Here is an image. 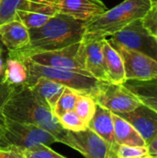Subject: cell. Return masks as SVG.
Returning a JSON list of instances; mask_svg holds the SVG:
<instances>
[{
  "mask_svg": "<svg viewBox=\"0 0 157 158\" xmlns=\"http://www.w3.org/2000/svg\"><path fill=\"white\" fill-rule=\"evenodd\" d=\"M29 87L37 97L52 110V112L66 88L62 84L46 78L36 79Z\"/></svg>",
  "mask_w": 157,
  "mask_h": 158,
  "instance_id": "cell-16",
  "label": "cell"
},
{
  "mask_svg": "<svg viewBox=\"0 0 157 158\" xmlns=\"http://www.w3.org/2000/svg\"><path fill=\"white\" fill-rule=\"evenodd\" d=\"M3 80L13 87L25 84L28 80V70L24 61L6 56Z\"/></svg>",
  "mask_w": 157,
  "mask_h": 158,
  "instance_id": "cell-20",
  "label": "cell"
},
{
  "mask_svg": "<svg viewBox=\"0 0 157 158\" xmlns=\"http://www.w3.org/2000/svg\"><path fill=\"white\" fill-rule=\"evenodd\" d=\"M2 114L11 120L42 128L53 134L57 143H63L68 131L61 127L52 110L26 84L13 88L3 106Z\"/></svg>",
  "mask_w": 157,
  "mask_h": 158,
  "instance_id": "cell-2",
  "label": "cell"
},
{
  "mask_svg": "<svg viewBox=\"0 0 157 158\" xmlns=\"http://www.w3.org/2000/svg\"><path fill=\"white\" fill-rule=\"evenodd\" d=\"M95 107L96 103L93 97L86 94H78V99L74 107V111L87 126L94 115Z\"/></svg>",
  "mask_w": 157,
  "mask_h": 158,
  "instance_id": "cell-22",
  "label": "cell"
},
{
  "mask_svg": "<svg viewBox=\"0 0 157 158\" xmlns=\"http://www.w3.org/2000/svg\"><path fill=\"white\" fill-rule=\"evenodd\" d=\"M25 158H67L54 150H52L48 145L41 144L22 151Z\"/></svg>",
  "mask_w": 157,
  "mask_h": 158,
  "instance_id": "cell-25",
  "label": "cell"
},
{
  "mask_svg": "<svg viewBox=\"0 0 157 158\" xmlns=\"http://www.w3.org/2000/svg\"><path fill=\"white\" fill-rule=\"evenodd\" d=\"M78 93H76L75 91L69 89V88H65L61 96L59 97L54 110H53V114L55 115L56 118H57V119L66 112L74 110L75 105L77 103V99H78Z\"/></svg>",
  "mask_w": 157,
  "mask_h": 158,
  "instance_id": "cell-23",
  "label": "cell"
},
{
  "mask_svg": "<svg viewBox=\"0 0 157 158\" xmlns=\"http://www.w3.org/2000/svg\"><path fill=\"white\" fill-rule=\"evenodd\" d=\"M123 84L138 97L142 104L157 112V79L151 81H126Z\"/></svg>",
  "mask_w": 157,
  "mask_h": 158,
  "instance_id": "cell-19",
  "label": "cell"
},
{
  "mask_svg": "<svg viewBox=\"0 0 157 158\" xmlns=\"http://www.w3.org/2000/svg\"><path fill=\"white\" fill-rule=\"evenodd\" d=\"M22 60L24 61L28 70V80L25 83L28 86H30L38 78H46L58 82L80 94H86L93 97L97 93L101 83L103 82L92 76L43 66L32 62L29 58H24Z\"/></svg>",
  "mask_w": 157,
  "mask_h": 158,
  "instance_id": "cell-6",
  "label": "cell"
},
{
  "mask_svg": "<svg viewBox=\"0 0 157 158\" xmlns=\"http://www.w3.org/2000/svg\"><path fill=\"white\" fill-rule=\"evenodd\" d=\"M18 9L50 16L62 14L82 21L92 19L107 10L101 0H22Z\"/></svg>",
  "mask_w": 157,
  "mask_h": 158,
  "instance_id": "cell-5",
  "label": "cell"
},
{
  "mask_svg": "<svg viewBox=\"0 0 157 158\" xmlns=\"http://www.w3.org/2000/svg\"><path fill=\"white\" fill-rule=\"evenodd\" d=\"M110 40L157 61V41L144 28L142 19L133 20L111 35Z\"/></svg>",
  "mask_w": 157,
  "mask_h": 158,
  "instance_id": "cell-8",
  "label": "cell"
},
{
  "mask_svg": "<svg viewBox=\"0 0 157 158\" xmlns=\"http://www.w3.org/2000/svg\"><path fill=\"white\" fill-rule=\"evenodd\" d=\"M30 43L24 48L7 52V56L19 59L48 51H55L78 44L85 33V21L57 14L43 26L29 30Z\"/></svg>",
  "mask_w": 157,
  "mask_h": 158,
  "instance_id": "cell-1",
  "label": "cell"
},
{
  "mask_svg": "<svg viewBox=\"0 0 157 158\" xmlns=\"http://www.w3.org/2000/svg\"><path fill=\"white\" fill-rule=\"evenodd\" d=\"M1 2H2V0H0V4H1Z\"/></svg>",
  "mask_w": 157,
  "mask_h": 158,
  "instance_id": "cell-36",
  "label": "cell"
},
{
  "mask_svg": "<svg viewBox=\"0 0 157 158\" xmlns=\"http://www.w3.org/2000/svg\"><path fill=\"white\" fill-rule=\"evenodd\" d=\"M149 158H157V156H153V157H151V156H150Z\"/></svg>",
  "mask_w": 157,
  "mask_h": 158,
  "instance_id": "cell-34",
  "label": "cell"
},
{
  "mask_svg": "<svg viewBox=\"0 0 157 158\" xmlns=\"http://www.w3.org/2000/svg\"><path fill=\"white\" fill-rule=\"evenodd\" d=\"M79 47H80V43L55 51L33 54L28 56L27 58H29L34 63L43 66H47L59 69L70 70L83 75L91 76L86 71L80 59Z\"/></svg>",
  "mask_w": 157,
  "mask_h": 158,
  "instance_id": "cell-12",
  "label": "cell"
},
{
  "mask_svg": "<svg viewBox=\"0 0 157 158\" xmlns=\"http://www.w3.org/2000/svg\"><path fill=\"white\" fill-rule=\"evenodd\" d=\"M152 4V0H124L115 7L85 21V32L111 36L133 20L142 19Z\"/></svg>",
  "mask_w": 157,
  "mask_h": 158,
  "instance_id": "cell-3",
  "label": "cell"
},
{
  "mask_svg": "<svg viewBox=\"0 0 157 158\" xmlns=\"http://www.w3.org/2000/svg\"><path fill=\"white\" fill-rule=\"evenodd\" d=\"M142 21L147 31L157 41V2H153Z\"/></svg>",
  "mask_w": 157,
  "mask_h": 158,
  "instance_id": "cell-27",
  "label": "cell"
},
{
  "mask_svg": "<svg viewBox=\"0 0 157 158\" xmlns=\"http://www.w3.org/2000/svg\"><path fill=\"white\" fill-rule=\"evenodd\" d=\"M0 42L7 52L20 50L30 43L29 30L18 19L0 24Z\"/></svg>",
  "mask_w": 157,
  "mask_h": 158,
  "instance_id": "cell-14",
  "label": "cell"
},
{
  "mask_svg": "<svg viewBox=\"0 0 157 158\" xmlns=\"http://www.w3.org/2000/svg\"><path fill=\"white\" fill-rule=\"evenodd\" d=\"M58 122L64 130L69 131H80L88 128L74 110L63 114L58 118Z\"/></svg>",
  "mask_w": 157,
  "mask_h": 158,
  "instance_id": "cell-24",
  "label": "cell"
},
{
  "mask_svg": "<svg viewBox=\"0 0 157 158\" xmlns=\"http://www.w3.org/2000/svg\"><path fill=\"white\" fill-rule=\"evenodd\" d=\"M22 0H2L0 4V24L16 18V10Z\"/></svg>",
  "mask_w": 157,
  "mask_h": 158,
  "instance_id": "cell-28",
  "label": "cell"
},
{
  "mask_svg": "<svg viewBox=\"0 0 157 158\" xmlns=\"http://www.w3.org/2000/svg\"><path fill=\"white\" fill-rule=\"evenodd\" d=\"M153 2H157V0H152Z\"/></svg>",
  "mask_w": 157,
  "mask_h": 158,
  "instance_id": "cell-35",
  "label": "cell"
},
{
  "mask_svg": "<svg viewBox=\"0 0 157 158\" xmlns=\"http://www.w3.org/2000/svg\"><path fill=\"white\" fill-rule=\"evenodd\" d=\"M103 55L109 82L124 83L126 81L124 64L119 53L111 45L107 39L104 41Z\"/></svg>",
  "mask_w": 157,
  "mask_h": 158,
  "instance_id": "cell-18",
  "label": "cell"
},
{
  "mask_svg": "<svg viewBox=\"0 0 157 158\" xmlns=\"http://www.w3.org/2000/svg\"><path fill=\"white\" fill-rule=\"evenodd\" d=\"M53 16L36 12L30 11L24 9H17L16 10V19H18L23 25L28 29H36L43 24H45Z\"/></svg>",
  "mask_w": 157,
  "mask_h": 158,
  "instance_id": "cell-21",
  "label": "cell"
},
{
  "mask_svg": "<svg viewBox=\"0 0 157 158\" xmlns=\"http://www.w3.org/2000/svg\"><path fill=\"white\" fill-rule=\"evenodd\" d=\"M0 158H5V154H4V152H0Z\"/></svg>",
  "mask_w": 157,
  "mask_h": 158,
  "instance_id": "cell-33",
  "label": "cell"
},
{
  "mask_svg": "<svg viewBox=\"0 0 157 158\" xmlns=\"http://www.w3.org/2000/svg\"><path fill=\"white\" fill-rule=\"evenodd\" d=\"M6 50L4 48V45L0 42V78H3V75H4L5 64H6V59L7 56V51L6 52Z\"/></svg>",
  "mask_w": 157,
  "mask_h": 158,
  "instance_id": "cell-30",
  "label": "cell"
},
{
  "mask_svg": "<svg viewBox=\"0 0 157 158\" xmlns=\"http://www.w3.org/2000/svg\"><path fill=\"white\" fill-rule=\"evenodd\" d=\"M63 144L81 153L85 158H117L116 150L89 128L67 131Z\"/></svg>",
  "mask_w": 157,
  "mask_h": 158,
  "instance_id": "cell-9",
  "label": "cell"
},
{
  "mask_svg": "<svg viewBox=\"0 0 157 158\" xmlns=\"http://www.w3.org/2000/svg\"><path fill=\"white\" fill-rule=\"evenodd\" d=\"M5 158H25L22 151L19 150H11L7 152H4Z\"/></svg>",
  "mask_w": 157,
  "mask_h": 158,
  "instance_id": "cell-32",
  "label": "cell"
},
{
  "mask_svg": "<svg viewBox=\"0 0 157 158\" xmlns=\"http://www.w3.org/2000/svg\"><path fill=\"white\" fill-rule=\"evenodd\" d=\"M115 140L118 145L147 147L140 133L124 118L112 112Z\"/></svg>",
  "mask_w": 157,
  "mask_h": 158,
  "instance_id": "cell-17",
  "label": "cell"
},
{
  "mask_svg": "<svg viewBox=\"0 0 157 158\" xmlns=\"http://www.w3.org/2000/svg\"><path fill=\"white\" fill-rule=\"evenodd\" d=\"M108 42L119 53L124 64L126 81H151L157 79V61L130 50L110 39Z\"/></svg>",
  "mask_w": 157,
  "mask_h": 158,
  "instance_id": "cell-11",
  "label": "cell"
},
{
  "mask_svg": "<svg viewBox=\"0 0 157 158\" xmlns=\"http://www.w3.org/2000/svg\"><path fill=\"white\" fill-rule=\"evenodd\" d=\"M94 131L103 140H105L113 149L117 151L118 144L115 140L114 123L112 119V112L96 104L95 112L87 126Z\"/></svg>",
  "mask_w": 157,
  "mask_h": 158,
  "instance_id": "cell-15",
  "label": "cell"
},
{
  "mask_svg": "<svg viewBox=\"0 0 157 158\" xmlns=\"http://www.w3.org/2000/svg\"><path fill=\"white\" fill-rule=\"evenodd\" d=\"M115 114L127 120L140 133L147 146L157 134V112L143 104L130 112Z\"/></svg>",
  "mask_w": 157,
  "mask_h": 158,
  "instance_id": "cell-13",
  "label": "cell"
},
{
  "mask_svg": "<svg viewBox=\"0 0 157 158\" xmlns=\"http://www.w3.org/2000/svg\"><path fill=\"white\" fill-rule=\"evenodd\" d=\"M147 149H148L149 156H151V157L157 156V134L153 139V141L149 143V145L147 146Z\"/></svg>",
  "mask_w": 157,
  "mask_h": 158,
  "instance_id": "cell-31",
  "label": "cell"
},
{
  "mask_svg": "<svg viewBox=\"0 0 157 158\" xmlns=\"http://www.w3.org/2000/svg\"><path fill=\"white\" fill-rule=\"evenodd\" d=\"M93 98L97 105L113 113H128L142 105L138 97L123 83L103 81Z\"/></svg>",
  "mask_w": 157,
  "mask_h": 158,
  "instance_id": "cell-7",
  "label": "cell"
},
{
  "mask_svg": "<svg viewBox=\"0 0 157 158\" xmlns=\"http://www.w3.org/2000/svg\"><path fill=\"white\" fill-rule=\"evenodd\" d=\"M106 37L85 32L80 42L79 56L86 71L93 78L108 81L109 79L105 66L103 44Z\"/></svg>",
  "mask_w": 157,
  "mask_h": 158,
  "instance_id": "cell-10",
  "label": "cell"
},
{
  "mask_svg": "<svg viewBox=\"0 0 157 158\" xmlns=\"http://www.w3.org/2000/svg\"><path fill=\"white\" fill-rule=\"evenodd\" d=\"M117 158H145L149 157L147 147L118 145L116 151Z\"/></svg>",
  "mask_w": 157,
  "mask_h": 158,
  "instance_id": "cell-26",
  "label": "cell"
},
{
  "mask_svg": "<svg viewBox=\"0 0 157 158\" xmlns=\"http://www.w3.org/2000/svg\"><path fill=\"white\" fill-rule=\"evenodd\" d=\"M57 143L56 137L40 127L19 123L0 116V152L26 149Z\"/></svg>",
  "mask_w": 157,
  "mask_h": 158,
  "instance_id": "cell-4",
  "label": "cell"
},
{
  "mask_svg": "<svg viewBox=\"0 0 157 158\" xmlns=\"http://www.w3.org/2000/svg\"><path fill=\"white\" fill-rule=\"evenodd\" d=\"M13 88V86H10L6 81H4L3 78H0V116L2 115L3 106L11 94Z\"/></svg>",
  "mask_w": 157,
  "mask_h": 158,
  "instance_id": "cell-29",
  "label": "cell"
}]
</instances>
